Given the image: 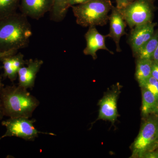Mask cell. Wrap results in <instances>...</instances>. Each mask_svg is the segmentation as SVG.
Wrapping results in <instances>:
<instances>
[{
    "label": "cell",
    "instance_id": "1",
    "mask_svg": "<svg viewBox=\"0 0 158 158\" xmlns=\"http://www.w3.org/2000/svg\"><path fill=\"white\" fill-rule=\"evenodd\" d=\"M28 17L16 12L0 19V52L18 50L27 47L32 36Z\"/></svg>",
    "mask_w": 158,
    "mask_h": 158
},
{
    "label": "cell",
    "instance_id": "2",
    "mask_svg": "<svg viewBox=\"0 0 158 158\" xmlns=\"http://www.w3.org/2000/svg\"><path fill=\"white\" fill-rule=\"evenodd\" d=\"M19 85L4 86L0 90V100L5 116L9 118H31L40 105L39 100Z\"/></svg>",
    "mask_w": 158,
    "mask_h": 158
},
{
    "label": "cell",
    "instance_id": "3",
    "mask_svg": "<svg viewBox=\"0 0 158 158\" xmlns=\"http://www.w3.org/2000/svg\"><path fill=\"white\" fill-rule=\"evenodd\" d=\"M113 6L110 0H90L71 8L77 23L87 27L107 24Z\"/></svg>",
    "mask_w": 158,
    "mask_h": 158
},
{
    "label": "cell",
    "instance_id": "4",
    "mask_svg": "<svg viewBox=\"0 0 158 158\" xmlns=\"http://www.w3.org/2000/svg\"><path fill=\"white\" fill-rule=\"evenodd\" d=\"M158 148V118L144 122L133 145L132 157L142 158L146 153Z\"/></svg>",
    "mask_w": 158,
    "mask_h": 158
},
{
    "label": "cell",
    "instance_id": "5",
    "mask_svg": "<svg viewBox=\"0 0 158 158\" xmlns=\"http://www.w3.org/2000/svg\"><path fill=\"white\" fill-rule=\"evenodd\" d=\"M35 122V119L23 117L9 118L4 120L2 124L6 130L5 134L0 137V140L7 137H15L25 141H33L39 137L40 134L56 136L53 133L40 131L34 126Z\"/></svg>",
    "mask_w": 158,
    "mask_h": 158
},
{
    "label": "cell",
    "instance_id": "6",
    "mask_svg": "<svg viewBox=\"0 0 158 158\" xmlns=\"http://www.w3.org/2000/svg\"><path fill=\"white\" fill-rule=\"evenodd\" d=\"M150 0H135L119 9L126 23L131 29L152 22L154 7Z\"/></svg>",
    "mask_w": 158,
    "mask_h": 158
},
{
    "label": "cell",
    "instance_id": "7",
    "mask_svg": "<svg viewBox=\"0 0 158 158\" xmlns=\"http://www.w3.org/2000/svg\"><path fill=\"white\" fill-rule=\"evenodd\" d=\"M155 26L156 23L151 22L131 29L128 42L134 56L152 37Z\"/></svg>",
    "mask_w": 158,
    "mask_h": 158
},
{
    "label": "cell",
    "instance_id": "8",
    "mask_svg": "<svg viewBox=\"0 0 158 158\" xmlns=\"http://www.w3.org/2000/svg\"><path fill=\"white\" fill-rule=\"evenodd\" d=\"M54 0H20L21 13L27 17L39 19L50 12Z\"/></svg>",
    "mask_w": 158,
    "mask_h": 158
},
{
    "label": "cell",
    "instance_id": "9",
    "mask_svg": "<svg viewBox=\"0 0 158 158\" xmlns=\"http://www.w3.org/2000/svg\"><path fill=\"white\" fill-rule=\"evenodd\" d=\"M43 63V61L41 59H31L27 60V66H23L19 70L18 85L26 89L32 90L35 85L37 74Z\"/></svg>",
    "mask_w": 158,
    "mask_h": 158
},
{
    "label": "cell",
    "instance_id": "10",
    "mask_svg": "<svg viewBox=\"0 0 158 158\" xmlns=\"http://www.w3.org/2000/svg\"><path fill=\"white\" fill-rule=\"evenodd\" d=\"M111 13L109 15L110 23V31L109 34L106 35V37L112 38L116 45V50L117 52H121L119 42L121 37L127 34L125 28L127 23L124 20L119 9L116 7L112 6Z\"/></svg>",
    "mask_w": 158,
    "mask_h": 158
},
{
    "label": "cell",
    "instance_id": "11",
    "mask_svg": "<svg viewBox=\"0 0 158 158\" xmlns=\"http://www.w3.org/2000/svg\"><path fill=\"white\" fill-rule=\"evenodd\" d=\"M85 37L87 42L86 48L83 51L85 55L91 56L95 60L97 58L96 52L99 50H104L111 54H114L106 46V35L101 34L94 26L89 27L88 31L85 35Z\"/></svg>",
    "mask_w": 158,
    "mask_h": 158
},
{
    "label": "cell",
    "instance_id": "12",
    "mask_svg": "<svg viewBox=\"0 0 158 158\" xmlns=\"http://www.w3.org/2000/svg\"><path fill=\"white\" fill-rule=\"evenodd\" d=\"M118 92L113 91L108 93L99 102L98 119L109 120L114 123L116 120L117 113V101Z\"/></svg>",
    "mask_w": 158,
    "mask_h": 158
},
{
    "label": "cell",
    "instance_id": "13",
    "mask_svg": "<svg viewBox=\"0 0 158 158\" xmlns=\"http://www.w3.org/2000/svg\"><path fill=\"white\" fill-rule=\"evenodd\" d=\"M0 61L3 63V77L7 78L12 82L17 78L20 69L27 65V60L24 59L23 55L21 53L4 57Z\"/></svg>",
    "mask_w": 158,
    "mask_h": 158
},
{
    "label": "cell",
    "instance_id": "14",
    "mask_svg": "<svg viewBox=\"0 0 158 158\" xmlns=\"http://www.w3.org/2000/svg\"><path fill=\"white\" fill-rule=\"evenodd\" d=\"M152 63V59H137L135 77L140 86L151 77Z\"/></svg>",
    "mask_w": 158,
    "mask_h": 158
},
{
    "label": "cell",
    "instance_id": "15",
    "mask_svg": "<svg viewBox=\"0 0 158 158\" xmlns=\"http://www.w3.org/2000/svg\"><path fill=\"white\" fill-rule=\"evenodd\" d=\"M142 88L141 113L144 116L154 114L157 107L158 101L155 96L149 90Z\"/></svg>",
    "mask_w": 158,
    "mask_h": 158
},
{
    "label": "cell",
    "instance_id": "16",
    "mask_svg": "<svg viewBox=\"0 0 158 158\" xmlns=\"http://www.w3.org/2000/svg\"><path fill=\"white\" fill-rule=\"evenodd\" d=\"M158 43V30L134 55L137 59H152Z\"/></svg>",
    "mask_w": 158,
    "mask_h": 158
},
{
    "label": "cell",
    "instance_id": "17",
    "mask_svg": "<svg viewBox=\"0 0 158 158\" xmlns=\"http://www.w3.org/2000/svg\"><path fill=\"white\" fill-rule=\"evenodd\" d=\"M69 0H54L51 9L50 19L56 22H60L64 19L68 11L67 3Z\"/></svg>",
    "mask_w": 158,
    "mask_h": 158
},
{
    "label": "cell",
    "instance_id": "18",
    "mask_svg": "<svg viewBox=\"0 0 158 158\" xmlns=\"http://www.w3.org/2000/svg\"><path fill=\"white\" fill-rule=\"evenodd\" d=\"M20 0H0V19L17 12Z\"/></svg>",
    "mask_w": 158,
    "mask_h": 158
},
{
    "label": "cell",
    "instance_id": "19",
    "mask_svg": "<svg viewBox=\"0 0 158 158\" xmlns=\"http://www.w3.org/2000/svg\"><path fill=\"white\" fill-rule=\"evenodd\" d=\"M141 88H145L149 90L155 96L158 101V81L151 77L146 81L140 85Z\"/></svg>",
    "mask_w": 158,
    "mask_h": 158
},
{
    "label": "cell",
    "instance_id": "20",
    "mask_svg": "<svg viewBox=\"0 0 158 158\" xmlns=\"http://www.w3.org/2000/svg\"><path fill=\"white\" fill-rule=\"evenodd\" d=\"M135 1V0H116V8L118 9H122Z\"/></svg>",
    "mask_w": 158,
    "mask_h": 158
},
{
    "label": "cell",
    "instance_id": "21",
    "mask_svg": "<svg viewBox=\"0 0 158 158\" xmlns=\"http://www.w3.org/2000/svg\"><path fill=\"white\" fill-rule=\"evenodd\" d=\"M151 77L158 81V62L153 61Z\"/></svg>",
    "mask_w": 158,
    "mask_h": 158
},
{
    "label": "cell",
    "instance_id": "22",
    "mask_svg": "<svg viewBox=\"0 0 158 158\" xmlns=\"http://www.w3.org/2000/svg\"><path fill=\"white\" fill-rule=\"evenodd\" d=\"M89 1L90 0H69L67 3V7L69 9V7H71L72 6L83 4Z\"/></svg>",
    "mask_w": 158,
    "mask_h": 158
},
{
    "label": "cell",
    "instance_id": "23",
    "mask_svg": "<svg viewBox=\"0 0 158 158\" xmlns=\"http://www.w3.org/2000/svg\"><path fill=\"white\" fill-rule=\"evenodd\" d=\"M18 50H12L7 52H0V60L4 57L11 56L17 53Z\"/></svg>",
    "mask_w": 158,
    "mask_h": 158
},
{
    "label": "cell",
    "instance_id": "24",
    "mask_svg": "<svg viewBox=\"0 0 158 158\" xmlns=\"http://www.w3.org/2000/svg\"><path fill=\"white\" fill-rule=\"evenodd\" d=\"M142 158H158V152H150L145 153Z\"/></svg>",
    "mask_w": 158,
    "mask_h": 158
},
{
    "label": "cell",
    "instance_id": "25",
    "mask_svg": "<svg viewBox=\"0 0 158 158\" xmlns=\"http://www.w3.org/2000/svg\"><path fill=\"white\" fill-rule=\"evenodd\" d=\"M152 60L153 62H158V43L156 50L154 53L153 55Z\"/></svg>",
    "mask_w": 158,
    "mask_h": 158
},
{
    "label": "cell",
    "instance_id": "26",
    "mask_svg": "<svg viewBox=\"0 0 158 158\" xmlns=\"http://www.w3.org/2000/svg\"><path fill=\"white\" fill-rule=\"evenodd\" d=\"M5 116L4 110H3L2 105V102L0 100V120H2Z\"/></svg>",
    "mask_w": 158,
    "mask_h": 158
},
{
    "label": "cell",
    "instance_id": "27",
    "mask_svg": "<svg viewBox=\"0 0 158 158\" xmlns=\"http://www.w3.org/2000/svg\"><path fill=\"white\" fill-rule=\"evenodd\" d=\"M4 86H5V85L3 83L2 77L0 76V90L3 88H4Z\"/></svg>",
    "mask_w": 158,
    "mask_h": 158
},
{
    "label": "cell",
    "instance_id": "28",
    "mask_svg": "<svg viewBox=\"0 0 158 158\" xmlns=\"http://www.w3.org/2000/svg\"><path fill=\"white\" fill-rule=\"evenodd\" d=\"M154 114H156L157 116H158V105L157 106V107L156 108V110L155 111V113Z\"/></svg>",
    "mask_w": 158,
    "mask_h": 158
},
{
    "label": "cell",
    "instance_id": "29",
    "mask_svg": "<svg viewBox=\"0 0 158 158\" xmlns=\"http://www.w3.org/2000/svg\"><path fill=\"white\" fill-rule=\"evenodd\" d=\"M150 1H152V2H153L154 1H155V0H150Z\"/></svg>",
    "mask_w": 158,
    "mask_h": 158
}]
</instances>
